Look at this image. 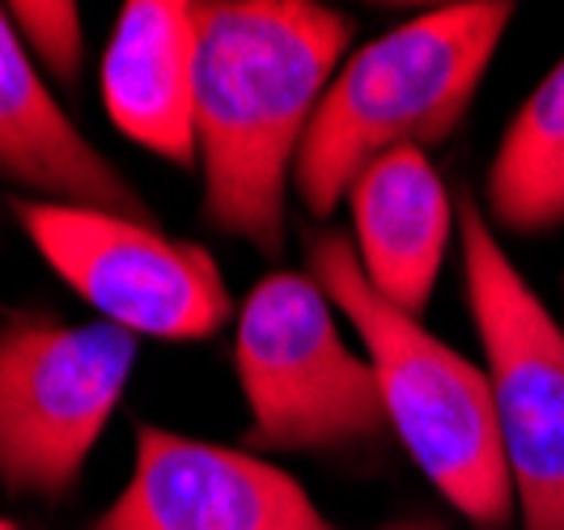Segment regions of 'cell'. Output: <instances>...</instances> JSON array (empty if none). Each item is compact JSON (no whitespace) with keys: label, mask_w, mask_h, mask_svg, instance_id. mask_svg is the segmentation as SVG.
Returning <instances> with one entry per match:
<instances>
[{"label":"cell","mask_w":564,"mask_h":530,"mask_svg":"<svg viewBox=\"0 0 564 530\" xmlns=\"http://www.w3.org/2000/svg\"><path fill=\"white\" fill-rule=\"evenodd\" d=\"M513 22L506 0H463L387 30L339 64L293 166V196L332 217L378 158L451 140L476 102L497 43Z\"/></svg>","instance_id":"2"},{"label":"cell","mask_w":564,"mask_h":530,"mask_svg":"<svg viewBox=\"0 0 564 530\" xmlns=\"http://www.w3.org/2000/svg\"><path fill=\"white\" fill-rule=\"evenodd\" d=\"M199 4L128 0L102 56V107L141 149L174 166H196Z\"/></svg>","instance_id":"9"},{"label":"cell","mask_w":564,"mask_h":530,"mask_svg":"<svg viewBox=\"0 0 564 530\" xmlns=\"http://www.w3.org/2000/svg\"><path fill=\"white\" fill-rule=\"evenodd\" d=\"M306 263L332 306L361 335L378 374L387 424L429 484L476 530H506L518 518V493L488 374L442 344L421 318L387 306L361 272L352 238L318 229L306 238Z\"/></svg>","instance_id":"3"},{"label":"cell","mask_w":564,"mask_h":530,"mask_svg":"<svg viewBox=\"0 0 564 530\" xmlns=\"http://www.w3.org/2000/svg\"><path fill=\"white\" fill-rule=\"evenodd\" d=\"M13 213L43 263L119 332L208 339L234 318L217 259L158 221L43 199H13Z\"/></svg>","instance_id":"7"},{"label":"cell","mask_w":564,"mask_h":530,"mask_svg":"<svg viewBox=\"0 0 564 530\" xmlns=\"http://www.w3.org/2000/svg\"><path fill=\"white\" fill-rule=\"evenodd\" d=\"M0 530H18V527H13V522H9V518H0Z\"/></svg>","instance_id":"15"},{"label":"cell","mask_w":564,"mask_h":530,"mask_svg":"<svg viewBox=\"0 0 564 530\" xmlns=\"http://www.w3.org/2000/svg\"><path fill=\"white\" fill-rule=\"evenodd\" d=\"M348 43L352 18L314 0L199 4V208L213 229L284 251L293 166Z\"/></svg>","instance_id":"1"},{"label":"cell","mask_w":564,"mask_h":530,"mask_svg":"<svg viewBox=\"0 0 564 530\" xmlns=\"http://www.w3.org/2000/svg\"><path fill=\"white\" fill-rule=\"evenodd\" d=\"M132 475L89 530H336L276 463L137 424Z\"/></svg>","instance_id":"8"},{"label":"cell","mask_w":564,"mask_h":530,"mask_svg":"<svg viewBox=\"0 0 564 530\" xmlns=\"http://www.w3.org/2000/svg\"><path fill=\"white\" fill-rule=\"evenodd\" d=\"M4 13L43 77H56L59 85H77L85 64V26L77 4L18 0V4H4Z\"/></svg>","instance_id":"13"},{"label":"cell","mask_w":564,"mask_h":530,"mask_svg":"<svg viewBox=\"0 0 564 530\" xmlns=\"http://www.w3.org/2000/svg\"><path fill=\"white\" fill-rule=\"evenodd\" d=\"M458 238L518 522L522 530H564V332L471 196L458 199Z\"/></svg>","instance_id":"6"},{"label":"cell","mask_w":564,"mask_h":530,"mask_svg":"<svg viewBox=\"0 0 564 530\" xmlns=\"http://www.w3.org/2000/svg\"><path fill=\"white\" fill-rule=\"evenodd\" d=\"M137 335L111 323H64L13 314L0 323V488L59 501L77 488L107 433L128 378Z\"/></svg>","instance_id":"5"},{"label":"cell","mask_w":564,"mask_h":530,"mask_svg":"<svg viewBox=\"0 0 564 530\" xmlns=\"http://www.w3.org/2000/svg\"><path fill=\"white\" fill-rule=\"evenodd\" d=\"M484 192L492 221L513 234L564 225V60L509 119Z\"/></svg>","instance_id":"12"},{"label":"cell","mask_w":564,"mask_h":530,"mask_svg":"<svg viewBox=\"0 0 564 530\" xmlns=\"http://www.w3.org/2000/svg\"><path fill=\"white\" fill-rule=\"evenodd\" d=\"M0 179L43 204L153 221L141 192L82 137L0 4Z\"/></svg>","instance_id":"10"},{"label":"cell","mask_w":564,"mask_h":530,"mask_svg":"<svg viewBox=\"0 0 564 530\" xmlns=\"http://www.w3.org/2000/svg\"><path fill=\"white\" fill-rule=\"evenodd\" d=\"M348 208L357 263L373 293L408 318H424L458 221L442 174L421 149L387 153L352 183Z\"/></svg>","instance_id":"11"},{"label":"cell","mask_w":564,"mask_h":530,"mask_svg":"<svg viewBox=\"0 0 564 530\" xmlns=\"http://www.w3.org/2000/svg\"><path fill=\"white\" fill-rule=\"evenodd\" d=\"M234 369L254 446L339 454L391 429L373 365L339 339L336 306L306 272L254 280L238 310Z\"/></svg>","instance_id":"4"},{"label":"cell","mask_w":564,"mask_h":530,"mask_svg":"<svg viewBox=\"0 0 564 530\" xmlns=\"http://www.w3.org/2000/svg\"><path fill=\"white\" fill-rule=\"evenodd\" d=\"M382 530H451V527L437 522V518H429V513H416V518H395V522H387Z\"/></svg>","instance_id":"14"}]
</instances>
